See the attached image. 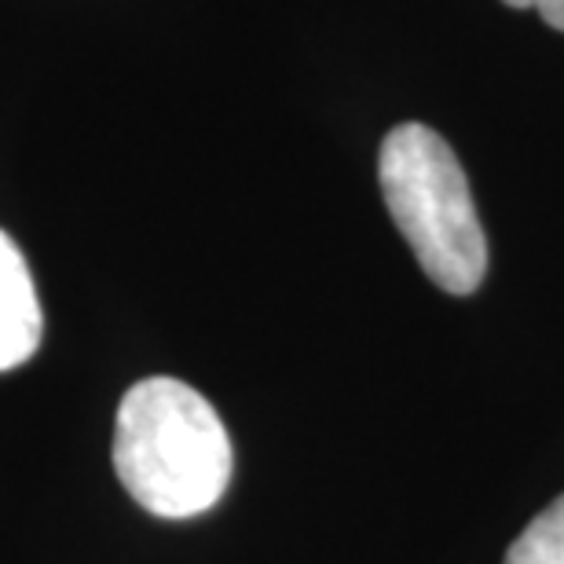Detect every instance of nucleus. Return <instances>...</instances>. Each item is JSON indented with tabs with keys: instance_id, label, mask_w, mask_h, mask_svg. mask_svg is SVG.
I'll use <instances>...</instances> for the list:
<instances>
[{
	"instance_id": "nucleus-1",
	"label": "nucleus",
	"mask_w": 564,
	"mask_h": 564,
	"mask_svg": "<svg viewBox=\"0 0 564 564\" xmlns=\"http://www.w3.org/2000/svg\"><path fill=\"white\" fill-rule=\"evenodd\" d=\"M231 466V436L202 392L176 378H147L126 392L115 469L147 513L184 521L213 510L228 491Z\"/></svg>"
},
{
	"instance_id": "nucleus-2",
	"label": "nucleus",
	"mask_w": 564,
	"mask_h": 564,
	"mask_svg": "<svg viewBox=\"0 0 564 564\" xmlns=\"http://www.w3.org/2000/svg\"><path fill=\"white\" fill-rule=\"evenodd\" d=\"M378 180L386 206L440 290L466 297L488 272V242L466 173L444 137L408 121L381 143Z\"/></svg>"
},
{
	"instance_id": "nucleus-3",
	"label": "nucleus",
	"mask_w": 564,
	"mask_h": 564,
	"mask_svg": "<svg viewBox=\"0 0 564 564\" xmlns=\"http://www.w3.org/2000/svg\"><path fill=\"white\" fill-rule=\"evenodd\" d=\"M44 315L30 264L8 231H0V370H15L41 348Z\"/></svg>"
},
{
	"instance_id": "nucleus-4",
	"label": "nucleus",
	"mask_w": 564,
	"mask_h": 564,
	"mask_svg": "<svg viewBox=\"0 0 564 564\" xmlns=\"http://www.w3.org/2000/svg\"><path fill=\"white\" fill-rule=\"evenodd\" d=\"M506 564H564V495L517 535Z\"/></svg>"
},
{
	"instance_id": "nucleus-5",
	"label": "nucleus",
	"mask_w": 564,
	"mask_h": 564,
	"mask_svg": "<svg viewBox=\"0 0 564 564\" xmlns=\"http://www.w3.org/2000/svg\"><path fill=\"white\" fill-rule=\"evenodd\" d=\"M502 4H510V8H521V11H539L550 26L561 30L564 33V0H502Z\"/></svg>"
}]
</instances>
